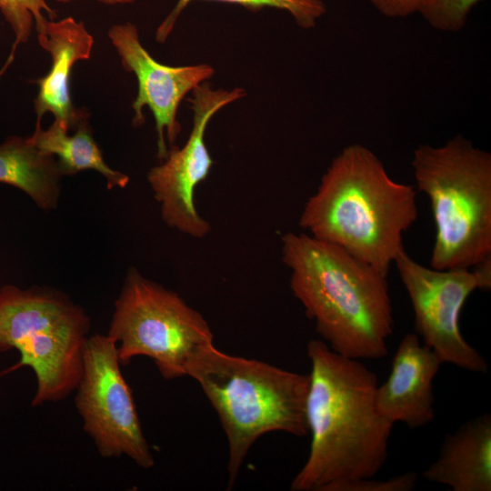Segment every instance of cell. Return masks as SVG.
Returning a JSON list of instances; mask_svg holds the SVG:
<instances>
[{
  "label": "cell",
  "mask_w": 491,
  "mask_h": 491,
  "mask_svg": "<svg viewBox=\"0 0 491 491\" xmlns=\"http://www.w3.org/2000/svg\"><path fill=\"white\" fill-rule=\"evenodd\" d=\"M55 1L59 3H68V2H72L75 0H55ZM96 1L103 3L105 5H114L132 4L135 0H96Z\"/></svg>",
  "instance_id": "obj_22"
},
{
  "label": "cell",
  "mask_w": 491,
  "mask_h": 491,
  "mask_svg": "<svg viewBox=\"0 0 491 491\" xmlns=\"http://www.w3.org/2000/svg\"><path fill=\"white\" fill-rule=\"evenodd\" d=\"M409 296L416 334L442 360L486 374L487 363L463 337L459 319L468 296L491 288V258L472 268L436 269L414 260L405 250L395 260Z\"/></svg>",
  "instance_id": "obj_8"
},
{
  "label": "cell",
  "mask_w": 491,
  "mask_h": 491,
  "mask_svg": "<svg viewBox=\"0 0 491 491\" xmlns=\"http://www.w3.org/2000/svg\"><path fill=\"white\" fill-rule=\"evenodd\" d=\"M246 95L244 88L214 89L207 82L192 91L188 101L193 126L188 139L181 147L173 145L164 162L147 175L168 226L195 238L210 233V224L199 215L195 201L197 185L206 179L214 164L205 141L206 126L219 110Z\"/></svg>",
  "instance_id": "obj_10"
},
{
  "label": "cell",
  "mask_w": 491,
  "mask_h": 491,
  "mask_svg": "<svg viewBox=\"0 0 491 491\" xmlns=\"http://www.w3.org/2000/svg\"><path fill=\"white\" fill-rule=\"evenodd\" d=\"M442 364L416 333L406 334L398 345L386 381L377 386L379 413L391 423L401 422L410 428L432 422L433 380Z\"/></svg>",
  "instance_id": "obj_12"
},
{
  "label": "cell",
  "mask_w": 491,
  "mask_h": 491,
  "mask_svg": "<svg viewBox=\"0 0 491 491\" xmlns=\"http://www.w3.org/2000/svg\"><path fill=\"white\" fill-rule=\"evenodd\" d=\"M120 366L114 339L101 334L88 336L75 388V407L84 430L102 457L126 456L147 469L154 466V457Z\"/></svg>",
  "instance_id": "obj_9"
},
{
  "label": "cell",
  "mask_w": 491,
  "mask_h": 491,
  "mask_svg": "<svg viewBox=\"0 0 491 491\" xmlns=\"http://www.w3.org/2000/svg\"><path fill=\"white\" fill-rule=\"evenodd\" d=\"M0 13L9 24L15 42L7 65L13 59L15 46L29 40L33 27L39 30L46 21L44 13L50 20L56 17V13L45 0H0Z\"/></svg>",
  "instance_id": "obj_18"
},
{
  "label": "cell",
  "mask_w": 491,
  "mask_h": 491,
  "mask_svg": "<svg viewBox=\"0 0 491 491\" xmlns=\"http://www.w3.org/2000/svg\"><path fill=\"white\" fill-rule=\"evenodd\" d=\"M74 130L73 135H68L66 126L56 119L47 129H43L41 123H36L29 140L43 152L57 157L63 175H72L92 169L105 178L108 189L125 187L129 177L112 169L105 162L102 152L93 138L87 117L83 118Z\"/></svg>",
  "instance_id": "obj_16"
},
{
  "label": "cell",
  "mask_w": 491,
  "mask_h": 491,
  "mask_svg": "<svg viewBox=\"0 0 491 491\" xmlns=\"http://www.w3.org/2000/svg\"><path fill=\"white\" fill-rule=\"evenodd\" d=\"M90 325L83 308L58 291L0 288V352L17 350L18 366L35 372L33 406L62 400L75 390Z\"/></svg>",
  "instance_id": "obj_6"
},
{
  "label": "cell",
  "mask_w": 491,
  "mask_h": 491,
  "mask_svg": "<svg viewBox=\"0 0 491 491\" xmlns=\"http://www.w3.org/2000/svg\"><path fill=\"white\" fill-rule=\"evenodd\" d=\"M482 0H425L418 9L423 18L435 29L458 32L466 25L473 7Z\"/></svg>",
  "instance_id": "obj_19"
},
{
  "label": "cell",
  "mask_w": 491,
  "mask_h": 491,
  "mask_svg": "<svg viewBox=\"0 0 491 491\" xmlns=\"http://www.w3.org/2000/svg\"><path fill=\"white\" fill-rule=\"evenodd\" d=\"M383 15L398 18L417 13L425 0H368Z\"/></svg>",
  "instance_id": "obj_21"
},
{
  "label": "cell",
  "mask_w": 491,
  "mask_h": 491,
  "mask_svg": "<svg viewBox=\"0 0 491 491\" xmlns=\"http://www.w3.org/2000/svg\"><path fill=\"white\" fill-rule=\"evenodd\" d=\"M195 0H178L168 15L159 25L155 39L164 43L173 31L175 25L187 5ZM241 5L250 11L264 8H275L286 11L293 17L296 25L304 29L313 28L319 18L326 12L323 0H206Z\"/></svg>",
  "instance_id": "obj_17"
},
{
  "label": "cell",
  "mask_w": 491,
  "mask_h": 491,
  "mask_svg": "<svg viewBox=\"0 0 491 491\" xmlns=\"http://www.w3.org/2000/svg\"><path fill=\"white\" fill-rule=\"evenodd\" d=\"M107 335L116 343L122 366L146 356L165 379L187 376L198 356L214 346L210 326L199 312L135 267L115 303Z\"/></svg>",
  "instance_id": "obj_7"
},
{
  "label": "cell",
  "mask_w": 491,
  "mask_h": 491,
  "mask_svg": "<svg viewBox=\"0 0 491 491\" xmlns=\"http://www.w3.org/2000/svg\"><path fill=\"white\" fill-rule=\"evenodd\" d=\"M38 43L48 52L52 66L47 75L35 81L38 94L34 101L37 122L45 113L74 130L87 114L76 109L71 99L70 76L73 65L91 56L94 38L82 21L72 16L48 20L36 31Z\"/></svg>",
  "instance_id": "obj_13"
},
{
  "label": "cell",
  "mask_w": 491,
  "mask_h": 491,
  "mask_svg": "<svg viewBox=\"0 0 491 491\" xmlns=\"http://www.w3.org/2000/svg\"><path fill=\"white\" fill-rule=\"evenodd\" d=\"M195 379L217 413L228 442V487L253 444L266 433L308 434L309 375L228 355L215 345L193 363Z\"/></svg>",
  "instance_id": "obj_4"
},
{
  "label": "cell",
  "mask_w": 491,
  "mask_h": 491,
  "mask_svg": "<svg viewBox=\"0 0 491 491\" xmlns=\"http://www.w3.org/2000/svg\"><path fill=\"white\" fill-rule=\"evenodd\" d=\"M417 215L414 186L393 180L370 149L354 144L332 160L299 225L387 276Z\"/></svg>",
  "instance_id": "obj_2"
},
{
  "label": "cell",
  "mask_w": 491,
  "mask_h": 491,
  "mask_svg": "<svg viewBox=\"0 0 491 491\" xmlns=\"http://www.w3.org/2000/svg\"><path fill=\"white\" fill-rule=\"evenodd\" d=\"M63 176L55 157L29 137L11 135L0 145V182L24 191L40 209L56 208Z\"/></svg>",
  "instance_id": "obj_15"
},
{
  "label": "cell",
  "mask_w": 491,
  "mask_h": 491,
  "mask_svg": "<svg viewBox=\"0 0 491 491\" xmlns=\"http://www.w3.org/2000/svg\"><path fill=\"white\" fill-rule=\"evenodd\" d=\"M454 491L491 490V416L464 423L445 437L439 455L423 473Z\"/></svg>",
  "instance_id": "obj_14"
},
{
  "label": "cell",
  "mask_w": 491,
  "mask_h": 491,
  "mask_svg": "<svg viewBox=\"0 0 491 491\" xmlns=\"http://www.w3.org/2000/svg\"><path fill=\"white\" fill-rule=\"evenodd\" d=\"M416 480V472H407L384 480L370 477L350 482L342 486L339 491H411Z\"/></svg>",
  "instance_id": "obj_20"
},
{
  "label": "cell",
  "mask_w": 491,
  "mask_h": 491,
  "mask_svg": "<svg viewBox=\"0 0 491 491\" xmlns=\"http://www.w3.org/2000/svg\"><path fill=\"white\" fill-rule=\"evenodd\" d=\"M290 287L336 353L380 359L394 328L387 276L343 248L307 233L282 237Z\"/></svg>",
  "instance_id": "obj_3"
},
{
  "label": "cell",
  "mask_w": 491,
  "mask_h": 491,
  "mask_svg": "<svg viewBox=\"0 0 491 491\" xmlns=\"http://www.w3.org/2000/svg\"><path fill=\"white\" fill-rule=\"evenodd\" d=\"M412 167L436 226L430 266L472 268L491 258V155L456 135L418 145Z\"/></svg>",
  "instance_id": "obj_5"
},
{
  "label": "cell",
  "mask_w": 491,
  "mask_h": 491,
  "mask_svg": "<svg viewBox=\"0 0 491 491\" xmlns=\"http://www.w3.org/2000/svg\"><path fill=\"white\" fill-rule=\"evenodd\" d=\"M107 35L124 69L134 73L137 79V95L132 104L133 124L142 125L143 109H150L157 134V157L164 160L168 153L165 136L174 145L181 132L177 112L182 100L207 82L215 70L208 64L169 66L159 63L143 46L137 26L130 22L112 25Z\"/></svg>",
  "instance_id": "obj_11"
},
{
  "label": "cell",
  "mask_w": 491,
  "mask_h": 491,
  "mask_svg": "<svg viewBox=\"0 0 491 491\" xmlns=\"http://www.w3.org/2000/svg\"><path fill=\"white\" fill-rule=\"evenodd\" d=\"M307 356L306 416L311 445L290 489L339 491L380 471L394 424L377 409L376 374L358 359L336 353L321 340L308 343Z\"/></svg>",
  "instance_id": "obj_1"
}]
</instances>
